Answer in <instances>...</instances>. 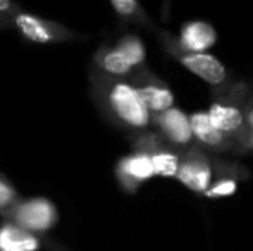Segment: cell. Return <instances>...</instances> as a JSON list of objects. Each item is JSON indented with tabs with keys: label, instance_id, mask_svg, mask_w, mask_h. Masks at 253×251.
Returning <instances> with one entry per match:
<instances>
[{
	"label": "cell",
	"instance_id": "2e32d148",
	"mask_svg": "<svg viewBox=\"0 0 253 251\" xmlns=\"http://www.w3.org/2000/svg\"><path fill=\"white\" fill-rule=\"evenodd\" d=\"M112 10L121 19L133 21V23H145L147 16L141 10V5L136 0H110Z\"/></svg>",
	"mask_w": 253,
	"mask_h": 251
},
{
	"label": "cell",
	"instance_id": "52a82bcc",
	"mask_svg": "<svg viewBox=\"0 0 253 251\" xmlns=\"http://www.w3.org/2000/svg\"><path fill=\"white\" fill-rule=\"evenodd\" d=\"M170 52L190 72H193L205 83L217 86L226 79V67L213 55L207 54V52L205 54H188V52L179 50L177 47L170 48Z\"/></svg>",
	"mask_w": 253,
	"mask_h": 251
},
{
	"label": "cell",
	"instance_id": "ac0fdd59",
	"mask_svg": "<svg viewBox=\"0 0 253 251\" xmlns=\"http://www.w3.org/2000/svg\"><path fill=\"white\" fill-rule=\"evenodd\" d=\"M21 10L19 3L9 2V0H0V30H9L10 17Z\"/></svg>",
	"mask_w": 253,
	"mask_h": 251
},
{
	"label": "cell",
	"instance_id": "7c38bea8",
	"mask_svg": "<svg viewBox=\"0 0 253 251\" xmlns=\"http://www.w3.org/2000/svg\"><path fill=\"white\" fill-rule=\"evenodd\" d=\"M209 114L210 122L213 124L217 131L220 134H236L240 131H243L245 127V117L241 114V110L234 105H227V104H215L210 105V108L207 110Z\"/></svg>",
	"mask_w": 253,
	"mask_h": 251
},
{
	"label": "cell",
	"instance_id": "30bf717a",
	"mask_svg": "<svg viewBox=\"0 0 253 251\" xmlns=\"http://www.w3.org/2000/svg\"><path fill=\"white\" fill-rule=\"evenodd\" d=\"M42 238L21 229L12 222H0V251H38Z\"/></svg>",
	"mask_w": 253,
	"mask_h": 251
},
{
	"label": "cell",
	"instance_id": "277c9868",
	"mask_svg": "<svg viewBox=\"0 0 253 251\" xmlns=\"http://www.w3.org/2000/svg\"><path fill=\"white\" fill-rule=\"evenodd\" d=\"M136 90L140 100L143 102L145 108L150 112L152 115L162 114V112L169 110L174 107V95L162 81L153 77L147 71H138L133 76V83H131Z\"/></svg>",
	"mask_w": 253,
	"mask_h": 251
},
{
	"label": "cell",
	"instance_id": "e0dca14e",
	"mask_svg": "<svg viewBox=\"0 0 253 251\" xmlns=\"http://www.w3.org/2000/svg\"><path fill=\"white\" fill-rule=\"evenodd\" d=\"M238 189V182L234 179H222V181L212 184L207 189L205 196L209 198H222V196H233Z\"/></svg>",
	"mask_w": 253,
	"mask_h": 251
},
{
	"label": "cell",
	"instance_id": "7a4b0ae2",
	"mask_svg": "<svg viewBox=\"0 0 253 251\" xmlns=\"http://www.w3.org/2000/svg\"><path fill=\"white\" fill-rule=\"evenodd\" d=\"M9 30H14L21 35L26 41L37 45H59V43H76V41L86 40V35L67 28L66 24L55 23V21L45 19L37 14L17 10L10 17Z\"/></svg>",
	"mask_w": 253,
	"mask_h": 251
},
{
	"label": "cell",
	"instance_id": "5bb4252c",
	"mask_svg": "<svg viewBox=\"0 0 253 251\" xmlns=\"http://www.w3.org/2000/svg\"><path fill=\"white\" fill-rule=\"evenodd\" d=\"M116 48H117V52L129 62V66L133 67V69L134 67L143 66L145 55L147 54H145L143 41H141L138 36H134V35H126V36H123L119 41H117Z\"/></svg>",
	"mask_w": 253,
	"mask_h": 251
},
{
	"label": "cell",
	"instance_id": "6da1fadb",
	"mask_svg": "<svg viewBox=\"0 0 253 251\" xmlns=\"http://www.w3.org/2000/svg\"><path fill=\"white\" fill-rule=\"evenodd\" d=\"M88 81L91 100L114 126L133 131L150 126L152 114L145 108L129 81L105 76L95 69H90Z\"/></svg>",
	"mask_w": 253,
	"mask_h": 251
},
{
	"label": "cell",
	"instance_id": "4fadbf2b",
	"mask_svg": "<svg viewBox=\"0 0 253 251\" xmlns=\"http://www.w3.org/2000/svg\"><path fill=\"white\" fill-rule=\"evenodd\" d=\"M188 121H190L193 138H197L202 144H205L209 148H215V150H219V148H222L226 144V136L220 134L213 127L207 112H193L188 117Z\"/></svg>",
	"mask_w": 253,
	"mask_h": 251
},
{
	"label": "cell",
	"instance_id": "d6986e66",
	"mask_svg": "<svg viewBox=\"0 0 253 251\" xmlns=\"http://www.w3.org/2000/svg\"><path fill=\"white\" fill-rule=\"evenodd\" d=\"M247 122H248V144L253 148V108L250 110V114H248Z\"/></svg>",
	"mask_w": 253,
	"mask_h": 251
},
{
	"label": "cell",
	"instance_id": "5b68a950",
	"mask_svg": "<svg viewBox=\"0 0 253 251\" xmlns=\"http://www.w3.org/2000/svg\"><path fill=\"white\" fill-rule=\"evenodd\" d=\"M116 176L121 188L126 193H134L141 182L155 178L150 155L134 150L131 155L123 157L116 165Z\"/></svg>",
	"mask_w": 253,
	"mask_h": 251
},
{
	"label": "cell",
	"instance_id": "9a60e30c",
	"mask_svg": "<svg viewBox=\"0 0 253 251\" xmlns=\"http://www.w3.org/2000/svg\"><path fill=\"white\" fill-rule=\"evenodd\" d=\"M21 200L19 191H17L16 186L9 181L5 174L0 172V218L5 220L7 215L10 214L16 203Z\"/></svg>",
	"mask_w": 253,
	"mask_h": 251
},
{
	"label": "cell",
	"instance_id": "3957f363",
	"mask_svg": "<svg viewBox=\"0 0 253 251\" xmlns=\"http://www.w3.org/2000/svg\"><path fill=\"white\" fill-rule=\"evenodd\" d=\"M5 222L19 225L21 229L37 236H45L59 222V212L50 200L42 196L19 200L7 215Z\"/></svg>",
	"mask_w": 253,
	"mask_h": 251
},
{
	"label": "cell",
	"instance_id": "8fae6325",
	"mask_svg": "<svg viewBox=\"0 0 253 251\" xmlns=\"http://www.w3.org/2000/svg\"><path fill=\"white\" fill-rule=\"evenodd\" d=\"M91 69L105 76L121 77V79H126V76H131L133 72L129 62L117 52L116 47H110V45H102L95 50L93 59H91Z\"/></svg>",
	"mask_w": 253,
	"mask_h": 251
},
{
	"label": "cell",
	"instance_id": "9c48e42d",
	"mask_svg": "<svg viewBox=\"0 0 253 251\" xmlns=\"http://www.w3.org/2000/svg\"><path fill=\"white\" fill-rule=\"evenodd\" d=\"M152 121L157 124L160 133H162L170 143L177 144V146H186V144L193 140L188 115L184 114L181 108L172 107V108H169V110L162 112V114L152 115Z\"/></svg>",
	"mask_w": 253,
	"mask_h": 251
},
{
	"label": "cell",
	"instance_id": "ba28073f",
	"mask_svg": "<svg viewBox=\"0 0 253 251\" xmlns=\"http://www.w3.org/2000/svg\"><path fill=\"white\" fill-rule=\"evenodd\" d=\"M217 43V31L210 23L205 21H190L183 24L179 33L177 48L188 54H205Z\"/></svg>",
	"mask_w": 253,
	"mask_h": 251
},
{
	"label": "cell",
	"instance_id": "8992f818",
	"mask_svg": "<svg viewBox=\"0 0 253 251\" xmlns=\"http://www.w3.org/2000/svg\"><path fill=\"white\" fill-rule=\"evenodd\" d=\"M176 179L188 189L205 194L212 186V165L203 155L193 150L183 160H179Z\"/></svg>",
	"mask_w": 253,
	"mask_h": 251
}]
</instances>
